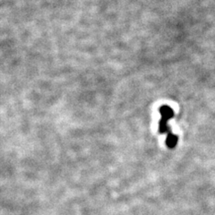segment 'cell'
Here are the masks:
<instances>
[{
	"label": "cell",
	"instance_id": "cell-1",
	"mask_svg": "<svg viewBox=\"0 0 215 215\" xmlns=\"http://www.w3.org/2000/svg\"><path fill=\"white\" fill-rule=\"evenodd\" d=\"M159 112L161 114V118L159 120V131L161 133H167L166 144L169 148H174L177 144V136L174 134L168 125V121L174 117V111L169 105H162L159 108Z\"/></svg>",
	"mask_w": 215,
	"mask_h": 215
}]
</instances>
